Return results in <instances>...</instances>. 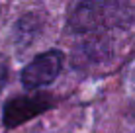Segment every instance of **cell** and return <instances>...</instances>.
I'll return each mask as SVG.
<instances>
[{
	"mask_svg": "<svg viewBox=\"0 0 135 133\" xmlns=\"http://www.w3.org/2000/svg\"><path fill=\"white\" fill-rule=\"evenodd\" d=\"M63 63H65V55L59 49H49L45 53H39L20 72V80L24 84V88L35 90V88L51 84L61 75Z\"/></svg>",
	"mask_w": 135,
	"mask_h": 133,
	"instance_id": "obj_3",
	"label": "cell"
},
{
	"mask_svg": "<svg viewBox=\"0 0 135 133\" xmlns=\"http://www.w3.org/2000/svg\"><path fill=\"white\" fill-rule=\"evenodd\" d=\"M125 4L118 2H78L69 10L67 27L73 31H92L98 27L115 24L123 16Z\"/></svg>",
	"mask_w": 135,
	"mask_h": 133,
	"instance_id": "obj_1",
	"label": "cell"
},
{
	"mask_svg": "<svg viewBox=\"0 0 135 133\" xmlns=\"http://www.w3.org/2000/svg\"><path fill=\"white\" fill-rule=\"evenodd\" d=\"M55 106V98L47 92L27 94V96H14L4 104L2 110V123L6 129L22 125L24 121H30L41 114L49 112Z\"/></svg>",
	"mask_w": 135,
	"mask_h": 133,
	"instance_id": "obj_2",
	"label": "cell"
},
{
	"mask_svg": "<svg viewBox=\"0 0 135 133\" xmlns=\"http://www.w3.org/2000/svg\"><path fill=\"white\" fill-rule=\"evenodd\" d=\"M8 76H10V68L4 63H0V92L4 90V86L8 84Z\"/></svg>",
	"mask_w": 135,
	"mask_h": 133,
	"instance_id": "obj_5",
	"label": "cell"
},
{
	"mask_svg": "<svg viewBox=\"0 0 135 133\" xmlns=\"http://www.w3.org/2000/svg\"><path fill=\"white\" fill-rule=\"evenodd\" d=\"M41 27H43L41 14L30 12L18 20L16 27H14V39H16L18 45H24L26 47V45H30L37 37V33H41Z\"/></svg>",
	"mask_w": 135,
	"mask_h": 133,
	"instance_id": "obj_4",
	"label": "cell"
}]
</instances>
